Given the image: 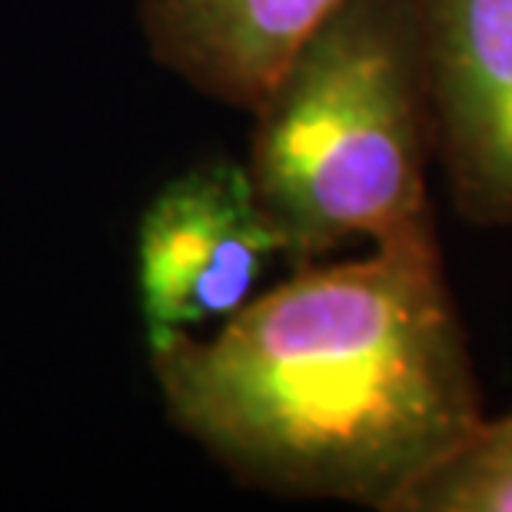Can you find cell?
<instances>
[{
  "label": "cell",
  "instance_id": "277c9868",
  "mask_svg": "<svg viewBox=\"0 0 512 512\" xmlns=\"http://www.w3.org/2000/svg\"><path fill=\"white\" fill-rule=\"evenodd\" d=\"M436 167L469 227L512 230V0H419Z\"/></svg>",
  "mask_w": 512,
  "mask_h": 512
},
{
  "label": "cell",
  "instance_id": "5b68a950",
  "mask_svg": "<svg viewBox=\"0 0 512 512\" xmlns=\"http://www.w3.org/2000/svg\"><path fill=\"white\" fill-rule=\"evenodd\" d=\"M340 0H137L153 64L203 100L253 114Z\"/></svg>",
  "mask_w": 512,
  "mask_h": 512
},
{
  "label": "cell",
  "instance_id": "6da1fadb",
  "mask_svg": "<svg viewBox=\"0 0 512 512\" xmlns=\"http://www.w3.org/2000/svg\"><path fill=\"white\" fill-rule=\"evenodd\" d=\"M303 263L213 326L147 346L170 426L240 486L393 512L486 416L439 230Z\"/></svg>",
  "mask_w": 512,
  "mask_h": 512
},
{
  "label": "cell",
  "instance_id": "7a4b0ae2",
  "mask_svg": "<svg viewBox=\"0 0 512 512\" xmlns=\"http://www.w3.org/2000/svg\"><path fill=\"white\" fill-rule=\"evenodd\" d=\"M250 117L243 167L286 263L436 227L419 0H340Z\"/></svg>",
  "mask_w": 512,
  "mask_h": 512
},
{
  "label": "cell",
  "instance_id": "8992f818",
  "mask_svg": "<svg viewBox=\"0 0 512 512\" xmlns=\"http://www.w3.org/2000/svg\"><path fill=\"white\" fill-rule=\"evenodd\" d=\"M393 512H512V413L479 419L406 486Z\"/></svg>",
  "mask_w": 512,
  "mask_h": 512
},
{
  "label": "cell",
  "instance_id": "3957f363",
  "mask_svg": "<svg viewBox=\"0 0 512 512\" xmlns=\"http://www.w3.org/2000/svg\"><path fill=\"white\" fill-rule=\"evenodd\" d=\"M283 243L243 160L210 157L170 177L137 223V303L147 346L197 336L243 310Z\"/></svg>",
  "mask_w": 512,
  "mask_h": 512
}]
</instances>
